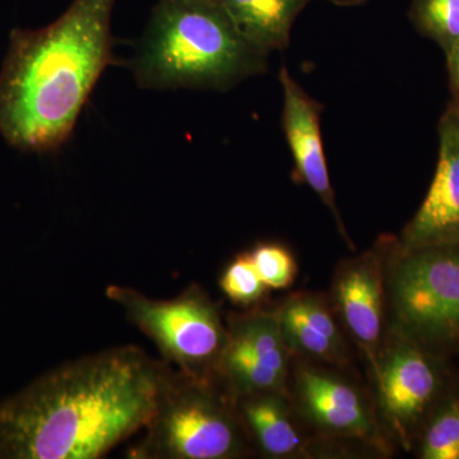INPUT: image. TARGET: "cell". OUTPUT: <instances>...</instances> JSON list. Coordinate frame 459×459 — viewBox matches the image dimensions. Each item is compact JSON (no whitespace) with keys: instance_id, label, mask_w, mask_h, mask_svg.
<instances>
[{"instance_id":"obj_1","label":"cell","mask_w":459,"mask_h":459,"mask_svg":"<svg viewBox=\"0 0 459 459\" xmlns=\"http://www.w3.org/2000/svg\"><path fill=\"white\" fill-rule=\"evenodd\" d=\"M172 369L137 346L83 356L0 401V459H96L143 430Z\"/></svg>"},{"instance_id":"obj_2","label":"cell","mask_w":459,"mask_h":459,"mask_svg":"<svg viewBox=\"0 0 459 459\" xmlns=\"http://www.w3.org/2000/svg\"><path fill=\"white\" fill-rule=\"evenodd\" d=\"M117 0H74L50 25L13 29L0 68V138L22 152L51 153L74 134L114 62Z\"/></svg>"},{"instance_id":"obj_3","label":"cell","mask_w":459,"mask_h":459,"mask_svg":"<svg viewBox=\"0 0 459 459\" xmlns=\"http://www.w3.org/2000/svg\"><path fill=\"white\" fill-rule=\"evenodd\" d=\"M268 56L241 35L221 2L159 0L129 66L141 89L225 92L264 74Z\"/></svg>"},{"instance_id":"obj_4","label":"cell","mask_w":459,"mask_h":459,"mask_svg":"<svg viewBox=\"0 0 459 459\" xmlns=\"http://www.w3.org/2000/svg\"><path fill=\"white\" fill-rule=\"evenodd\" d=\"M128 452L132 459H238L252 453L237 404L220 385L174 371Z\"/></svg>"},{"instance_id":"obj_5","label":"cell","mask_w":459,"mask_h":459,"mask_svg":"<svg viewBox=\"0 0 459 459\" xmlns=\"http://www.w3.org/2000/svg\"><path fill=\"white\" fill-rule=\"evenodd\" d=\"M385 304L386 328L442 358L459 353V244L400 249L395 240Z\"/></svg>"},{"instance_id":"obj_6","label":"cell","mask_w":459,"mask_h":459,"mask_svg":"<svg viewBox=\"0 0 459 459\" xmlns=\"http://www.w3.org/2000/svg\"><path fill=\"white\" fill-rule=\"evenodd\" d=\"M108 300L146 334L168 364L199 380L216 383L229 332L221 309L198 285L169 300L148 298L132 287L108 286Z\"/></svg>"},{"instance_id":"obj_7","label":"cell","mask_w":459,"mask_h":459,"mask_svg":"<svg viewBox=\"0 0 459 459\" xmlns=\"http://www.w3.org/2000/svg\"><path fill=\"white\" fill-rule=\"evenodd\" d=\"M373 377L374 404L392 446L412 453L420 431L455 377L449 359L386 328Z\"/></svg>"},{"instance_id":"obj_8","label":"cell","mask_w":459,"mask_h":459,"mask_svg":"<svg viewBox=\"0 0 459 459\" xmlns=\"http://www.w3.org/2000/svg\"><path fill=\"white\" fill-rule=\"evenodd\" d=\"M338 370L314 362H292L289 394L296 412L316 437L392 455L394 446L380 427L374 400Z\"/></svg>"},{"instance_id":"obj_9","label":"cell","mask_w":459,"mask_h":459,"mask_svg":"<svg viewBox=\"0 0 459 459\" xmlns=\"http://www.w3.org/2000/svg\"><path fill=\"white\" fill-rule=\"evenodd\" d=\"M216 383L232 401L263 392H289L292 358L281 336L277 309L231 313Z\"/></svg>"},{"instance_id":"obj_10","label":"cell","mask_w":459,"mask_h":459,"mask_svg":"<svg viewBox=\"0 0 459 459\" xmlns=\"http://www.w3.org/2000/svg\"><path fill=\"white\" fill-rule=\"evenodd\" d=\"M395 238L382 237L361 255L338 264L332 282L331 305L370 374L385 334V274Z\"/></svg>"},{"instance_id":"obj_11","label":"cell","mask_w":459,"mask_h":459,"mask_svg":"<svg viewBox=\"0 0 459 459\" xmlns=\"http://www.w3.org/2000/svg\"><path fill=\"white\" fill-rule=\"evenodd\" d=\"M400 249L459 244V115L449 108L439 124V157L430 188L400 237Z\"/></svg>"},{"instance_id":"obj_12","label":"cell","mask_w":459,"mask_h":459,"mask_svg":"<svg viewBox=\"0 0 459 459\" xmlns=\"http://www.w3.org/2000/svg\"><path fill=\"white\" fill-rule=\"evenodd\" d=\"M279 78L283 92V129L294 157L296 178L319 195L336 219L338 231L353 247L338 212L336 197L329 179L320 133L322 105L301 89L285 65L280 69Z\"/></svg>"},{"instance_id":"obj_13","label":"cell","mask_w":459,"mask_h":459,"mask_svg":"<svg viewBox=\"0 0 459 459\" xmlns=\"http://www.w3.org/2000/svg\"><path fill=\"white\" fill-rule=\"evenodd\" d=\"M252 452L270 459L329 455L327 439L307 437L289 392H263L235 401Z\"/></svg>"},{"instance_id":"obj_14","label":"cell","mask_w":459,"mask_h":459,"mask_svg":"<svg viewBox=\"0 0 459 459\" xmlns=\"http://www.w3.org/2000/svg\"><path fill=\"white\" fill-rule=\"evenodd\" d=\"M281 336L294 360L344 369L349 343L331 303L322 295L299 292L277 307Z\"/></svg>"},{"instance_id":"obj_15","label":"cell","mask_w":459,"mask_h":459,"mask_svg":"<svg viewBox=\"0 0 459 459\" xmlns=\"http://www.w3.org/2000/svg\"><path fill=\"white\" fill-rule=\"evenodd\" d=\"M303 0H221L232 22L250 44L270 56L286 49Z\"/></svg>"},{"instance_id":"obj_16","label":"cell","mask_w":459,"mask_h":459,"mask_svg":"<svg viewBox=\"0 0 459 459\" xmlns=\"http://www.w3.org/2000/svg\"><path fill=\"white\" fill-rule=\"evenodd\" d=\"M420 459H459V379L429 416L416 440Z\"/></svg>"},{"instance_id":"obj_17","label":"cell","mask_w":459,"mask_h":459,"mask_svg":"<svg viewBox=\"0 0 459 459\" xmlns=\"http://www.w3.org/2000/svg\"><path fill=\"white\" fill-rule=\"evenodd\" d=\"M415 17L420 30L433 39L446 56L459 41V0H420Z\"/></svg>"},{"instance_id":"obj_18","label":"cell","mask_w":459,"mask_h":459,"mask_svg":"<svg viewBox=\"0 0 459 459\" xmlns=\"http://www.w3.org/2000/svg\"><path fill=\"white\" fill-rule=\"evenodd\" d=\"M220 287L231 303L247 307L259 303L268 291L249 253H241L230 263L220 279Z\"/></svg>"},{"instance_id":"obj_19","label":"cell","mask_w":459,"mask_h":459,"mask_svg":"<svg viewBox=\"0 0 459 459\" xmlns=\"http://www.w3.org/2000/svg\"><path fill=\"white\" fill-rule=\"evenodd\" d=\"M249 255L268 290H285L294 285L298 263L287 247L280 244L263 243Z\"/></svg>"},{"instance_id":"obj_20","label":"cell","mask_w":459,"mask_h":459,"mask_svg":"<svg viewBox=\"0 0 459 459\" xmlns=\"http://www.w3.org/2000/svg\"><path fill=\"white\" fill-rule=\"evenodd\" d=\"M446 56V65H448L449 83H451L453 98H455V96H459V41Z\"/></svg>"},{"instance_id":"obj_21","label":"cell","mask_w":459,"mask_h":459,"mask_svg":"<svg viewBox=\"0 0 459 459\" xmlns=\"http://www.w3.org/2000/svg\"><path fill=\"white\" fill-rule=\"evenodd\" d=\"M449 108H453V110L459 115V96H455V98L453 99V102Z\"/></svg>"},{"instance_id":"obj_22","label":"cell","mask_w":459,"mask_h":459,"mask_svg":"<svg viewBox=\"0 0 459 459\" xmlns=\"http://www.w3.org/2000/svg\"><path fill=\"white\" fill-rule=\"evenodd\" d=\"M217 2H221V0H217Z\"/></svg>"}]
</instances>
